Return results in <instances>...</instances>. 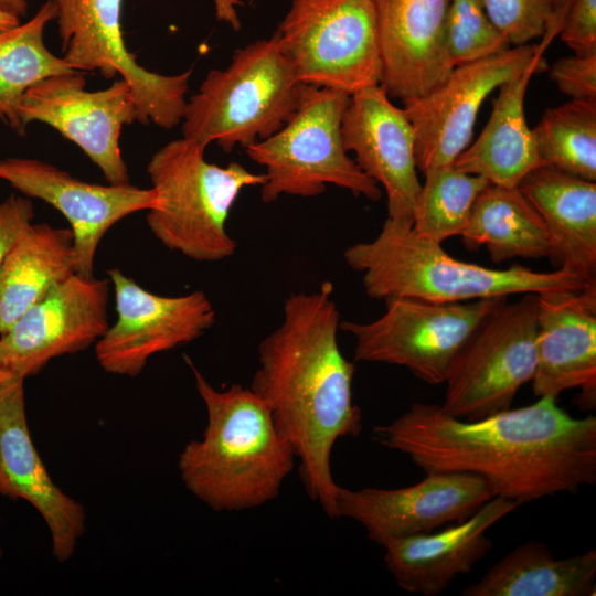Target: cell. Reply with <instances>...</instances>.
Returning <instances> with one entry per match:
<instances>
[{
    "label": "cell",
    "instance_id": "obj_8",
    "mask_svg": "<svg viewBox=\"0 0 596 596\" xmlns=\"http://www.w3.org/2000/svg\"><path fill=\"white\" fill-rule=\"evenodd\" d=\"M274 34L302 84L352 95L381 83L373 0H291Z\"/></svg>",
    "mask_w": 596,
    "mask_h": 596
},
{
    "label": "cell",
    "instance_id": "obj_27",
    "mask_svg": "<svg viewBox=\"0 0 596 596\" xmlns=\"http://www.w3.org/2000/svg\"><path fill=\"white\" fill-rule=\"evenodd\" d=\"M460 236L469 249L486 246L496 264L551 255L545 224L518 187L489 183L478 194Z\"/></svg>",
    "mask_w": 596,
    "mask_h": 596
},
{
    "label": "cell",
    "instance_id": "obj_11",
    "mask_svg": "<svg viewBox=\"0 0 596 596\" xmlns=\"http://www.w3.org/2000/svg\"><path fill=\"white\" fill-rule=\"evenodd\" d=\"M62 40L63 58L79 72L98 71L105 78L117 74L132 89L138 121L163 129L178 126L184 116L192 68L162 75L138 64L125 44L123 0H53Z\"/></svg>",
    "mask_w": 596,
    "mask_h": 596
},
{
    "label": "cell",
    "instance_id": "obj_16",
    "mask_svg": "<svg viewBox=\"0 0 596 596\" xmlns=\"http://www.w3.org/2000/svg\"><path fill=\"white\" fill-rule=\"evenodd\" d=\"M496 497L481 478L466 472H427L412 486L358 490L338 486V517L352 519L380 545L464 521Z\"/></svg>",
    "mask_w": 596,
    "mask_h": 596
},
{
    "label": "cell",
    "instance_id": "obj_17",
    "mask_svg": "<svg viewBox=\"0 0 596 596\" xmlns=\"http://www.w3.org/2000/svg\"><path fill=\"white\" fill-rule=\"evenodd\" d=\"M0 179L64 215L73 233L75 273L86 278L94 277L96 251L107 231L124 217L158 205L152 188L88 183L36 159H0Z\"/></svg>",
    "mask_w": 596,
    "mask_h": 596
},
{
    "label": "cell",
    "instance_id": "obj_7",
    "mask_svg": "<svg viewBox=\"0 0 596 596\" xmlns=\"http://www.w3.org/2000/svg\"><path fill=\"white\" fill-rule=\"evenodd\" d=\"M348 93L300 84L298 104L289 120L274 135L245 149L251 160L265 167L260 187L264 203L281 195L318 196L328 184L355 196L379 201L380 185L349 156L341 124Z\"/></svg>",
    "mask_w": 596,
    "mask_h": 596
},
{
    "label": "cell",
    "instance_id": "obj_23",
    "mask_svg": "<svg viewBox=\"0 0 596 596\" xmlns=\"http://www.w3.org/2000/svg\"><path fill=\"white\" fill-rule=\"evenodd\" d=\"M518 188L545 224L555 269L595 280L596 182L543 166L530 171Z\"/></svg>",
    "mask_w": 596,
    "mask_h": 596
},
{
    "label": "cell",
    "instance_id": "obj_13",
    "mask_svg": "<svg viewBox=\"0 0 596 596\" xmlns=\"http://www.w3.org/2000/svg\"><path fill=\"white\" fill-rule=\"evenodd\" d=\"M115 296L116 321L94 344L107 373L138 376L149 359L200 338L215 322L202 290L167 297L152 294L121 270L107 272Z\"/></svg>",
    "mask_w": 596,
    "mask_h": 596
},
{
    "label": "cell",
    "instance_id": "obj_25",
    "mask_svg": "<svg viewBox=\"0 0 596 596\" xmlns=\"http://www.w3.org/2000/svg\"><path fill=\"white\" fill-rule=\"evenodd\" d=\"M74 274L71 228L31 223L0 264V336Z\"/></svg>",
    "mask_w": 596,
    "mask_h": 596
},
{
    "label": "cell",
    "instance_id": "obj_24",
    "mask_svg": "<svg viewBox=\"0 0 596 596\" xmlns=\"http://www.w3.org/2000/svg\"><path fill=\"white\" fill-rule=\"evenodd\" d=\"M546 68L542 57L499 87L487 125L476 141L457 157L454 162L457 169L513 188L530 171L543 167L525 120L524 97L531 77Z\"/></svg>",
    "mask_w": 596,
    "mask_h": 596
},
{
    "label": "cell",
    "instance_id": "obj_6",
    "mask_svg": "<svg viewBox=\"0 0 596 596\" xmlns=\"http://www.w3.org/2000/svg\"><path fill=\"white\" fill-rule=\"evenodd\" d=\"M300 84L275 34L236 49L230 65L210 71L187 102L182 137L227 153L246 149L289 120Z\"/></svg>",
    "mask_w": 596,
    "mask_h": 596
},
{
    "label": "cell",
    "instance_id": "obj_28",
    "mask_svg": "<svg viewBox=\"0 0 596 596\" xmlns=\"http://www.w3.org/2000/svg\"><path fill=\"white\" fill-rule=\"evenodd\" d=\"M56 13L47 0L29 21L0 31V119L20 135L25 130L20 105L26 91L50 77L79 72L45 46L44 30Z\"/></svg>",
    "mask_w": 596,
    "mask_h": 596
},
{
    "label": "cell",
    "instance_id": "obj_9",
    "mask_svg": "<svg viewBox=\"0 0 596 596\" xmlns=\"http://www.w3.org/2000/svg\"><path fill=\"white\" fill-rule=\"evenodd\" d=\"M509 297L435 302L411 297L384 299L385 312L371 322L341 321L355 340L354 360L406 368L428 384L444 383L468 339Z\"/></svg>",
    "mask_w": 596,
    "mask_h": 596
},
{
    "label": "cell",
    "instance_id": "obj_35",
    "mask_svg": "<svg viewBox=\"0 0 596 596\" xmlns=\"http://www.w3.org/2000/svg\"><path fill=\"white\" fill-rule=\"evenodd\" d=\"M34 209L26 198L0 200V264L19 235L32 223Z\"/></svg>",
    "mask_w": 596,
    "mask_h": 596
},
{
    "label": "cell",
    "instance_id": "obj_30",
    "mask_svg": "<svg viewBox=\"0 0 596 596\" xmlns=\"http://www.w3.org/2000/svg\"><path fill=\"white\" fill-rule=\"evenodd\" d=\"M413 211V228L428 241L441 244L460 236L478 194L490 183L454 164L428 169Z\"/></svg>",
    "mask_w": 596,
    "mask_h": 596
},
{
    "label": "cell",
    "instance_id": "obj_26",
    "mask_svg": "<svg viewBox=\"0 0 596 596\" xmlns=\"http://www.w3.org/2000/svg\"><path fill=\"white\" fill-rule=\"evenodd\" d=\"M462 596H595L596 549L556 558L542 542L518 545Z\"/></svg>",
    "mask_w": 596,
    "mask_h": 596
},
{
    "label": "cell",
    "instance_id": "obj_38",
    "mask_svg": "<svg viewBox=\"0 0 596 596\" xmlns=\"http://www.w3.org/2000/svg\"><path fill=\"white\" fill-rule=\"evenodd\" d=\"M1 553H2V551H1V546H0V556H1Z\"/></svg>",
    "mask_w": 596,
    "mask_h": 596
},
{
    "label": "cell",
    "instance_id": "obj_21",
    "mask_svg": "<svg viewBox=\"0 0 596 596\" xmlns=\"http://www.w3.org/2000/svg\"><path fill=\"white\" fill-rule=\"evenodd\" d=\"M536 397L557 398L579 389L582 402L596 403V284L581 290L538 294Z\"/></svg>",
    "mask_w": 596,
    "mask_h": 596
},
{
    "label": "cell",
    "instance_id": "obj_1",
    "mask_svg": "<svg viewBox=\"0 0 596 596\" xmlns=\"http://www.w3.org/2000/svg\"><path fill=\"white\" fill-rule=\"evenodd\" d=\"M373 437L425 473L475 475L494 496L520 505L596 482V417H573L556 398L540 397L476 421L415 402L375 426Z\"/></svg>",
    "mask_w": 596,
    "mask_h": 596
},
{
    "label": "cell",
    "instance_id": "obj_37",
    "mask_svg": "<svg viewBox=\"0 0 596 596\" xmlns=\"http://www.w3.org/2000/svg\"><path fill=\"white\" fill-rule=\"evenodd\" d=\"M20 23V19L15 15L0 10V31L10 29Z\"/></svg>",
    "mask_w": 596,
    "mask_h": 596
},
{
    "label": "cell",
    "instance_id": "obj_5",
    "mask_svg": "<svg viewBox=\"0 0 596 596\" xmlns=\"http://www.w3.org/2000/svg\"><path fill=\"white\" fill-rule=\"evenodd\" d=\"M205 148L180 138L156 151L147 166L158 205L146 221L153 236L170 251L196 262H220L237 247L226 231L232 206L247 187H262L265 173L238 162H207Z\"/></svg>",
    "mask_w": 596,
    "mask_h": 596
},
{
    "label": "cell",
    "instance_id": "obj_29",
    "mask_svg": "<svg viewBox=\"0 0 596 596\" xmlns=\"http://www.w3.org/2000/svg\"><path fill=\"white\" fill-rule=\"evenodd\" d=\"M532 135L544 167L596 182V100L547 108Z\"/></svg>",
    "mask_w": 596,
    "mask_h": 596
},
{
    "label": "cell",
    "instance_id": "obj_14",
    "mask_svg": "<svg viewBox=\"0 0 596 596\" xmlns=\"http://www.w3.org/2000/svg\"><path fill=\"white\" fill-rule=\"evenodd\" d=\"M85 85L84 72H75L31 87L20 105L22 123L51 126L78 146L108 183H129L119 140L123 127L138 121L132 89L123 78L94 92Z\"/></svg>",
    "mask_w": 596,
    "mask_h": 596
},
{
    "label": "cell",
    "instance_id": "obj_10",
    "mask_svg": "<svg viewBox=\"0 0 596 596\" xmlns=\"http://www.w3.org/2000/svg\"><path fill=\"white\" fill-rule=\"evenodd\" d=\"M538 294L505 300L478 326L454 360L441 407L465 421L511 407L536 366Z\"/></svg>",
    "mask_w": 596,
    "mask_h": 596
},
{
    "label": "cell",
    "instance_id": "obj_31",
    "mask_svg": "<svg viewBox=\"0 0 596 596\" xmlns=\"http://www.w3.org/2000/svg\"><path fill=\"white\" fill-rule=\"evenodd\" d=\"M446 36L448 54L455 67L510 47L489 20L481 0H450Z\"/></svg>",
    "mask_w": 596,
    "mask_h": 596
},
{
    "label": "cell",
    "instance_id": "obj_39",
    "mask_svg": "<svg viewBox=\"0 0 596 596\" xmlns=\"http://www.w3.org/2000/svg\"><path fill=\"white\" fill-rule=\"evenodd\" d=\"M251 1L253 2L254 0H251Z\"/></svg>",
    "mask_w": 596,
    "mask_h": 596
},
{
    "label": "cell",
    "instance_id": "obj_36",
    "mask_svg": "<svg viewBox=\"0 0 596 596\" xmlns=\"http://www.w3.org/2000/svg\"><path fill=\"white\" fill-rule=\"evenodd\" d=\"M0 10L12 15L24 18L28 13L26 0H0Z\"/></svg>",
    "mask_w": 596,
    "mask_h": 596
},
{
    "label": "cell",
    "instance_id": "obj_19",
    "mask_svg": "<svg viewBox=\"0 0 596 596\" xmlns=\"http://www.w3.org/2000/svg\"><path fill=\"white\" fill-rule=\"evenodd\" d=\"M342 141L360 169L385 191L387 217L413 222L421 190L415 134L403 108L380 85L350 95L341 124Z\"/></svg>",
    "mask_w": 596,
    "mask_h": 596
},
{
    "label": "cell",
    "instance_id": "obj_32",
    "mask_svg": "<svg viewBox=\"0 0 596 596\" xmlns=\"http://www.w3.org/2000/svg\"><path fill=\"white\" fill-rule=\"evenodd\" d=\"M571 0H481L509 45L521 46L563 24Z\"/></svg>",
    "mask_w": 596,
    "mask_h": 596
},
{
    "label": "cell",
    "instance_id": "obj_15",
    "mask_svg": "<svg viewBox=\"0 0 596 596\" xmlns=\"http://www.w3.org/2000/svg\"><path fill=\"white\" fill-rule=\"evenodd\" d=\"M109 279L74 274L0 336V373L25 380L95 344L108 324Z\"/></svg>",
    "mask_w": 596,
    "mask_h": 596
},
{
    "label": "cell",
    "instance_id": "obj_22",
    "mask_svg": "<svg viewBox=\"0 0 596 596\" xmlns=\"http://www.w3.org/2000/svg\"><path fill=\"white\" fill-rule=\"evenodd\" d=\"M519 505L496 496L447 529L387 541L382 545L385 566L402 589L423 596L438 595L456 577L468 574L491 550L488 530Z\"/></svg>",
    "mask_w": 596,
    "mask_h": 596
},
{
    "label": "cell",
    "instance_id": "obj_12",
    "mask_svg": "<svg viewBox=\"0 0 596 596\" xmlns=\"http://www.w3.org/2000/svg\"><path fill=\"white\" fill-rule=\"evenodd\" d=\"M560 29L549 30L540 44H525L454 67L427 95L404 104L415 134L417 170L454 164L470 145L485 99L503 83L543 57Z\"/></svg>",
    "mask_w": 596,
    "mask_h": 596
},
{
    "label": "cell",
    "instance_id": "obj_20",
    "mask_svg": "<svg viewBox=\"0 0 596 596\" xmlns=\"http://www.w3.org/2000/svg\"><path fill=\"white\" fill-rule=\"evenodd\" d=\"M382 61L380 86L406 104L450 75L446 21L450 0H373Z\"/></svg>",
    "mask_w": 596,
    "mask_h": 596
},
{
    "label": "cell",
    "instance_id": "obj_18",
    "mask_svg": "<svg viewBox=\"0 0 596 596\" xmlns=\"http://www.w3.org/2000/svg\"><path fill=\"white\" fill-rule=\"evenodd\" d=\"M24 381L0 373V496L35 509L50 533L52 556L65 563L86 532V511L53 481L34 445Z\"/></svg>",
    "mask_w": 596,
    "mask_h": 596
},
{
    "label": "cell",
    "instance_id": "obj_4",
    "mask_svg": "<svg viewBox=\"0 0 596 596\" xmlns=\"http://www.w3.org/2000/svg\"><path fill=\"white\" fill-rule=\"evenodd\" d=\"M413 222L386 217L377 236L347 247L343 258L362 275L370 298L411 297L435 302L581 290L586 280L565 269L536 272L512 265L493 269L458 260L441 244L421 237Z\"/></svg>",
    "mask_w": 596,
    "mask_h": 596
},
{
    "label": "cell",
    "instance_id": "obj_2",
    "mask_svg": "<svg viewBox=\"0 0 596 596\" xmlns=\"http://www.w3.org/2000/svg\"><path fill=\"white\" fill-rule=\"evenodd\" d=\"M332 294L333 285L323 281L317 291L289 295L281 324L259 343L249 389L299 459L308 497L338 518L331 453L340 438L361 433L362 413L353 402L354 362L338 342Z\"/></svg>",
    "mask_w": 596,
    "mask_h": 596
},
{
    "label": "cell",
    "instance_id": "obj_33",
    "mask_svg": "<svg viewBox=\"0 0 596 596\" xmlns=\"http://www.w3.org/2000/svg\"><path fill=\"white\" fill-rule=\"evenodd\" d=\"M550 77L572 99L596 100V53L558 58Z\"/></svg>",
    "mask_w": 596,
    "mask_h": 596
},
{
    "label": "cell",
    "instance_id": "obj_3",
    "mask_svg": "<svg viewBox=\"0 0 596 596\" xmlns=\"http://www.w3.org/2000/svg\"><path fill=\"white\" fill-rule=\"evenodd\" d=\"M185 360L206 409V426L179 455L184 487L216 512L249 510L274 500L296 455L267 406L249 386L215 389Z\"/></svg>",
    "mask_w": 596,
    "mask_h": 596
},
{
    "label": "cell",
    "instance_id": "obj_34",
    "mask_svg": "<svg viewBox=\"0 0 596 596\" xmlns=\"http://www.w3.org/2000/svg\"><path fill=\"white\" fill-rule=\"evenodd\" d=\"M558 34L574 54L596 53V0H571Z\"/></svg>",
    "mask_w": 596,
    "mask_h": 596
}]
</instances>
